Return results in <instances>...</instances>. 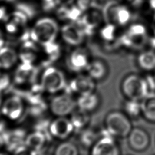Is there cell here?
Segmentation results:
<instances>
[{
  "label": "cell",
  "instance_id": "obj_1",
  "mask_svg": "<svg viewBox=\"0 0 155 155\" xmlns=\"http://www.w3.org/2000/svg\"><path fill=\"white\" fill-rule=\"evenodd\" d=\"M67 83L64 73L51 65L45 67L39 79V84L44 92L51 95L65 91Z\"/></svg>",
  "mask_w": 155,
  "mask_h": 155
},
{
  "label": "cell",
  "instance_id": "obj_2",
  "mask_svg": "<svg viewBox=\"0 0 155 155\" xmlns=\"http://www.w3.org/2000/svg\"><path fill=\"white\" fill-rule=\"evenodd\" d=\"M57 22L48 17L42 18L34 24L30 35L34 42L42 46L54 42L59 33Z\"/></svg>",
  "mask_w": 155,
  "mask_h": 155
},
{
  "label": "cell",
  "instance_id": "obj_3",
  "mask_svg": "<svg viewBox=\"0 0 155 155\" xmlns=\"http://www.w3.org/2000/svg\"><path fill=\"white\" fill-rule=\"evenodd\" d=\"M105 127L114 137H127L133 129L130 118L124 112L111 111L105 116Z\"/></svg>",
  "mask_w": 155,
  "mask_h": 155
},
{
  "label": "cell",
  "instance_id": "obj_4",
  "mask_svg": "<svg viewBox=\"0 0 155 155\" xmlns=\"http://www.w3.org/2000/svg\"><path fill=\"white\" fill-rule=\"evenodd\" d=\"M121 90L127 99L140 101L150 93L145 78L134 73L124 78Z\"/></svg>",
  "mask_w": 155,
  "mask_h": 155
},
{
  "label": "cell",
  "instance_id": "obj_5",
  "mask_svg": "<svg viewBox=\"0 0 155 155\" xmlns=\"http://www.w3.org/2000/svg\"><path fill=\"white\" fill-rule=\"evenodd\" d=\"M76 108V99L66 90L53 95L48 102V110L54 117H68Z\"/></svg>",
  "mask_w": 155,
  "mask_h": 155
},
{
  "label": "cell",
  "instance_id": "obj_6",
  "mask_svg": "<svg viewBox=\"0 0 155 155\" xmlns=\"http://www.w3.org/2000/svg\"><path fill=\"white\" fill-rule=\"evenodd\" d=\"M27 111V104L21 96L12 94L4 98L0 108V113L2 117L8 121L19 120Z\"/></svg>",
  "mask_w": 155,
  "mask_h": 155
},
{
  "label": "cell",
  "instance_id": "obj_7",
  "mask_svg": "<svg viewBox=\"0 0 155 155\" xmlns=\"http://www.w3.org/2000/svg\"><path fill=\"white\" fill-rule=\"evenodd\" d=\"M93 79L85 73H78L68 83L65 90L78 96L96 91V84Z\"/></svg>",
  "mask_w": 155,
  "mask_h": 155
},
{
  "label": "cell",
  "instance_id": "obj_8",
  "mask_svg": "<svg viewBox=\"0 0 155 155\" xmlns=\"http://www.w3.org/2000/svg\"><path fill=\"white\" fill-rule=\"evenodd\" d=\"M74 131L71 121L68 117H55L50 121L48 127L50 137L60 141L67 140Z\"/></svg>",
  "mask_w": 155,
  "mask_h": 155
},
{
  "label": "cell",
  "instance_id": "obj_9",
  "mask_svg": "<svg viewBox=\"0 0 155 155\" xmlns=\"http://www.w3.org/2000/svg\"><path fill=\"white\" fill-rule=\"evenodd\" d=\"M38 70L35 64L20 62L16 66L12 76L13 82L18 86L29 85L35 84Z\"/></svg>",
  "mask_w": 155,
  "mask_h": 155
},
{
  "label": "cell",
  "instance_id": "obj_10",
  "mask_svg": "<svg viewBox=\"0 0 155 155\" xmlns=\"http://www.w3.org/2000/svg\"><path fill=\"white\" fill-rule=\"evenodd\" d=\"M89 155H120V150L114 136L102 134L90 148Z\"/></svg>",
  "mask_w": 155,
  "mask_h": 155
},
{
  "label": "cell",
  "instance_id": "obj_11",
  "mask_svg": "<svg viewBox=\"0 0 155 155\" xmlns=\"http://www.w3.org/2000/svg\"><path fill=\"white\" fill-rule=\"evenodd\" d=\"M104 16L108 23L120 26L128 24L131 18L130 11L125 5L113 4L105 7Z\"/></svg>",
  "mask_w": 155,
  "mask_h": 155
},
{
  "label": "cell",
  "instance_id": "obj_12",
  "mask_svg": "<svg viewBox=\"0 0 155 155\" xmlns=\"http://www.w3.org/2000/svg\"><path fill=\"white\" fill-rule=\"evenodd\" d=\"M89 56L82 48H76L68 56L66 65L68 69L76 74L85 72L90 62Z\"/></svg>",
  "mask_w": 155,
  "mask_h": 155
},
{
  "label": "cell",
  "instance_id": "obj_13",
  "mask_svg": "<svg viewBox=\"0 0 155 155\" xmlns=\"http://www.w3.org/2000/svg\"><path fill=\"white\" fill-rule=\"evenodd\" d=\"M27 133L21 128L8 129L2 136L4 142V148L11 154L20 147L25 145Z\"/></svg>",
  "mask_w": 155,
  "mask_h": 155
},
{
  "label": "cell",
  "instance_id": "obj_14",
  "mask_svg": "<svg viewBox=\"0 0 155 155\" xmlns=\"http://www.w3.org/2000/svg\"><path fill=\"white\" fill-rule=\"evenodd\" d=\"M127 137L129 146L136 151H144L150 145L149 134L144 129L139 127L133 128Z\"/></svg>",
  "mask_w": 155,
  "mask_h": 155
},
{
  "label": "cell",
  "instance_id": "obj_15",
  "mask_svg": "<svg viewBox=\"0 0 155 155\" xmlns=\"http://www.w3.org/2000/svg\"><path fill=\"white\" fill-rule=\"evenodd\" d=\"M146 29L140 24L131 25L123 36L121 42L127 47H137L142 44V41L146 35Z\"/></svg>",
  "mask_w": 155,
  "mask_h": 155
},
{
  "label": "cell",
  "instance_id": "obj_16",
  "mask_svg": "<svg viewBox=\"0 0 155 155\" xmlns=\"http://www.w3.org/2000/svg\"><path fill=\"white\" fill-rule=\"evenodd\" d=\"M62 39L72 46L81 45L84 40L85 33L81 28L73 24H65L61 29Z\"/></svg>",
  "mask_w": 155,
  "mask_h": 155
},
{
  "label": "cell",
  "instance_id": "obj_17",
  "mask_svg": "<svg viewBox=\"0 0 155 155\" xmlns=\"http://www.w3.org/2000/svg\"><path fill=\"white\" fill-rule=\"evenodd\" d=\"M50 136L39 130H34L27 134L25 145L37 153L43 151Z\"/></svg>",
  "mask_w": 155,
  "mask_h": 155
},
{
  "label": "cell",
  "instance_id": "obj_18",
  "mask_svg": "<svg viewBox=\"0 0 155 155\" xmlns=\"http://www.w3.org/2000/svg\"><path fill=\"white\" fill-rule=\"evenodd\" d=\"M100 103V97L96 91L78 96L76 99L77 108L90 113L95 111Z\"/></svg>",
  "mask_w": 155,
  "mask_h": 155
},
{
  "label": "cell",
  "instance_id": "obj_19",
  "mask_svg": "<svg viewBox=\"0 0 155 155\" xmlns=\"http://www.w3.org/2000/svg\"><path fill=\"white\" fill-rule=\"evenodd\" d=\"M19 61L18 53L12 48L4 46L0 49V70L8 71L15 68Z\"/></svg>",
  "mask_w": 155,
  "mask_h": 155
},
{
  "label": "cell",
  "instance_id": "obj_20",
  "mask_svg": "<svg viewBox=\"0 0 155 155\" xmlns=\"http://www.w3.org/2000/svg\"><path fill=\"white\" fill-rule=\"evenodd\" d=\"M95 81L103 80L108 74V67L105 62L99 59L91 60L85 71Z\"/></svg>",
  "mask_w": 155,
  "mask_h": 155
},
{
  "label": "cell",
  "instance_id": "obj_21",
  "mask_svg": "<svg viewBox=\"0 0 155 155\" xmlns=\"http://www.w3.org/2000/svg\"><path fill=\"white\" fill-rule=\"evenodd\" d=\"M140 103L142 115L148 121L155 122V92H150Z\"/></svg>",
  "mask_w": 155,
  "mask_h": 155
},
{
  "label": "cell",
  "instance_id": "obj_22",
  "mask_svg": "<svg viewBox=\"0 0 155 155\" xmlns=\"http://www.w3.org/2000/svg\"><path fill=\"white\" fill-rule=\"evenodd\" d=\"M70 116L74 130L79 131L87 128L91 120L90 113L83 111L78 108H76Z\"/></svg>",
  "mask_w": 155,
  "mask_h": 155
},
{
  "label": "cell",
  "instance_id": "obj_23",
  "mask_svg": "<svg viewBox=\"0 0 155 155\" xmlns=\"http://www.w3.org/2000/svg\"><path fill=\"white\" fill-rule=\"evenodd\" d=\"M139 67L145 71L155 70V51L147 50L140 52L137 58Z\"/></svg>",
  "mask_w": 155,
  "mask_h": 155
},
{
  "label": "cell",
  "instance_id": "obj_24",
  "mask_svg": "<svg viewBox=\"0 0 155 155\" xmlns=\"http://www.w3.org/2000/svg\"><path fill=\"white\" fill-rule=\"evenodd\" d=\"M53 155H80L78 146L73 142L65 140L61 141L54 148Z\"/></svg>",
  "mask_w": 155,
  "mask_h": 155
},
{
  "label": "cell",
  "instance_id": "obj_25",
  "mask_svg": "<svg viewBox=\"0 0 155 155\" xmlns=\"http://www.w3.org/2000/svg\"><path fill=\"white\" fill-rule=\"evenodd\" d=\"M100 137V132L87 127L80 131L79 141L82 145L90 148Z\"/></svg>",
  "mask_w": 155,
  "mask_h": 155
},
{
  "label": "cell",
  "instance_id": "obj_26",
  "mask_svg": "<svg viewBox=\"0 0 155 155\" xmlns=\"http://www.w3.org/2000/svg\"><path fill=\"white\" fill-rule=\"evenodd\" d=\"M124 112L130 118H137L142 115L141 103L140 101L127 99L124 103Z\"/></svg>",
  "mask_w": 155,
  "mask_h": 155
},
{
  "label": "cell",
  "instance_id": "obj_27",
  "mask_svg": "<svg viewBox=\"0 0 155 155\" xmlns=\"http://www.w3.org/2000/svg\"><path fill=\"white\" fill-rule=\"evenodd\" d=\"M18 56L20 62L34 64L37 59V51L31 44L24 45L18 53Z\"/></svg>",
  "mask_w": 155,
  "mask_h": 155
},
{
  "label": "cell",
  "instance_id": "obj_28",
  "mask_svg": "<svg viewBox=\"0 0 155 155\" xmlns=\"http://www.w3.org/2000/svg\"><path fill=\"white\" fill-rule=\"evenodd\" d=\"M44 53L46 54L47 59V66L50 65V62L54 61L56 60L59 55V47L56 45L54 42L43 45Z\"/></svg>",
  "mask_w": 155,
  "mask_h": 155
},
{
  "label": "cell",
  "instance_id": "obj_29",
  "mask_svg": "<svg viewBox=\"0 0 155 155\" xmlns=\"http://www.w3.org/2000/svg\"><path fill=\"white\" fill-rule=\"evenodd\" d=\"M7 71L0 70V91L4 93L7 91L11 86L13 79Z\"/></svg>",
  "mask_w": 155,
  "mask_h": 155
},
{
  "label": "cell",
  "instance_id": "obj_30",
  "mask_svg": "<svg viewBox=\"0 0 155 155\" xmlns=\"http://www.w3.org/2000/svg\"><path fill=\"white\" fill-rule=\"evenodd\" d=\"M77 7L82 12L89 10L96 7L97 0H76Z\"/></svg>",
  "mask_w": 155,
  "mask_h": 155
},
{
  "label": "cell",
  "instance_id": "obj_31",
  "mask_svg": "<svg viewBox=\"0 0 155 155\" xmlns=\"http://www.w3.org/2000/svg\"><path fill=\"white\" fill-rule=\"evenodd\" d=\"M114 25L108 23L102 31V36L106 40H111L114 34Z\"/></svg>",
  "mask_w": 155,
  "mask_h": 155
},
{
  "label": "cell",
  "instance_id": "obj_32",
  "mask_svg": "<svg viewBox=\"0 0 155 155\" xmlns=\"http://www.w3.org/2000/svg\"><path fill=\"white\" fill-rule=\"evenodd\" d=\"M38 153L36 152L24 145L14 151L12 153V155H38Z\"/></svg>",
  "mask_w": 155,
  "mask_h": 155
},
{
  "label": "cell",
  "instance_id": "obj_33",
  "mask_svg": "<svg viewBox=\"0 0 155 155\" xmlns=\"http://www.w3.org/2000/svg\"><path fill=\"white\" fill-rule=\"evenodd\" d=\"M145 78L147 83L149 91L155 92V76L154 75L148 74Z\"/></svg>",
  "mask_w": 155,
  "mask_h": 155
},
{
  "label": "cell",
  "instance_id": "obj_34",
  "mask_svg": "<svg viewBox=\"0 0 155 155\" xmlns=\"http://www.w3.org/2000/svg\"><path fill=\"white\" fill-rule=\"evenodd\" d=\"M74 1V0H56V2L59 5L67 6L71 4Z\"/></svg>",
  "mask_w": 155,
  "mask_h": 155
},
{
  "label": "cell",
  "instance_id": "obj_35",
  "mask_svg": "<svg viewBox=\"0 0 155 155\" xmlns=\"http://www.w3.org/2000/svg\"><path fill=\"white\" fill-rule=\"evenodd\" d=\"M4 38L2 33L0 30V49H1L4 46Z\"/></svg>",
  "mask_w": 155,
  "mask_h": 155
},
{
  "label": "cell",
  "instance_id": "obj_36",
  "mask_svg": "<svg viewBox=\"0 0 155 155\" xmlns=\"http://www.w3.org/2000/svg\"><path fill=\"white\" fill-rule=\"evenodd\" d=\"M4 148V142L3 137L1 134H0V151L2 150V149Z\"/></svg>",
  "mask_w": 155,
  "mask_h": 155
},
{
  "label": "cell",
  "instance_id": "obj_37",
  "mask_svg": "<svg viewBox=\"0 0 155 155\" xmlns=\"http://www.w3.org/2000/svg\"><path fill=\"white\" fill-rule=\"evenodd\" d=\"M38 155H53V154H50V153H47V152H46V151H41L40 153H39L38 154Z\"/></svg>",
  "mask_w": 155,
  "mask_h": 155
},
{
  "label": "cell",
  "instance_id": "obj_38",
  "mask_svg": "<svg viewBox=\"0 0 155 155\" xmlns=\"http://www.w3.org/2000/svg\"><path fill=\"white\" fill-rule=\"evenodd\" d=\"M3 100H4V97H3V93H2V92H1V91H0V108H1V105H2V104Z\"/></svg>",
  "mask_w": 155,
  "mask_h": 155
},
{
  "label": "cell",
  "instance_id": "obj_39",
  "mask_svg": "<svg viewBox=\"0 0 155 155\" xmlns=\"http://www.w3.org/2000/svg\"><path fill=\"white\" fill-rule=\"evenodd\" d=\"M0 155H12V154H10V153L8 152L7 151V152H5L2 150L0 151Z\"/></svg>",
  "mask_w": 155,
  "mask_h": 155
},
{
  "label": "cell",
  "instance_id": "obj_40",
  "mask_svg": "<svg viewBox=\"0 0 155 155\" xmlns=\"http://www.w3.org/2000/svg\"><path fill=\"white\" fill-rule=\"evenodd\" d=\"M154 76H155V70H154Z\"/></svg>",
  "mask_w": 155,
  "mask_h": 155
},
{
  "label": "cell",
  "instance_id": "obj_41",
  "mask_svg": "<svg viewBox=\"0 0 155 155\" xmlns=\"http://www.w3.org/2000/svg\"><path fill=\"white\" fill-rule=\"evenodd\" d=\"M5 1H12V0H5Z\"/></svg>",
  "mask_w": 155,
  "mask_h": 155
},
{
  "label": "cell",
  "instance_id": "obj_42",
  "mask_svg": "<svg viewBox=\"0 0 155 155\" xmlns=\"http://www.w3.org/2000/svg\"><path fill=\"white\" fill-rule=\"evenodd\" d=\"M154 33H155V27H154Z\"/></svg>",
  "mask_w": 155,
  "mask_h": 155
}]
</instances>
